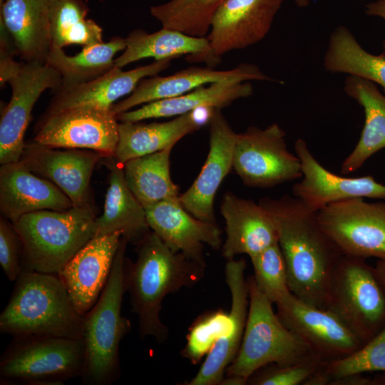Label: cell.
<instances>
[{
    "instance_id": "cell-1",
    "label": "cell",
    "mask_w": 385,
    "mask_h": 385,
    "mask_svg": "<svg viewBox=\"0 0 385 385\" xmlns=\"http://www.w3.org/2000/svg\"><path fill=\"white\" fill-rule=\"evenodd\" d=\"M272 217L278 231L292 294L327 309L332 279L343 254L321 227L317 212L295 197H262L258 202Z\"/></svg>"
},
{
    "instance_id": "cell-2",
    "label": "cell",
    "mask_w": 385,
    "mask_h": 385,
    "mask_svg": "<svg viewBox=\"0 0 385 385\" xmlns=\"http://www.w3.org/2000/svg\"><path fill=\"white\" fill-rule=\"evenodd\" d=\"M135 245V261L125 258V292L131 312L138 317L140 337H153L163 343L169 329L160 317L163 300L169 294L196 285L205 275V266L173 251L153 231Z\"/></svg>"
},
{
    "instance_id": "cell-3",
    "label": "cell",
    "mask_w": 385,
    "mask_h": 385,
    "mask_svg": "<svg viewBox=\"0 0 385 385\" xmlns=\"http://www.w3.org/2000/svg\"><path fill=\"white\" fill-rule=\"evenodd\" d=\"M84 315L75 307L58 274L22 270L0 314V332L83 339Z\"/></svg>"
},
{
    "instance_id": "cell-4",
    "label": "cell",
    "mask_w": 385,
    "mask_h": 385,
    "mask_svg": "<svg viewBox=\"0 0 385 385\" xmlns=\"http://www.w3.org/2000/svg\"><path fill=\"white\" fill-rule=\"evenodd\" d=\"M93 206L40 210L13 225L22 244V270L58 274L96 232Z\"/></svg>"
},
{
    "instance_id": "cell-5",
    "label": "cell",
    "mask_w": 385,
    "mask_h": 385,
    "mask_svg": "<svg viewBox=\"0 0 385 385\" xmlns=\"http://www.w3.org/2000/svg\"><path fill=\"white\" fill-rule=\"evenodd\" d=\"M128 239L122 235L108 281L95 305L84 314L83 385H111L120 376L119 346L131 329L121 314L125 293L123 268Z\"/></svg>"
},
{
    "instance_id": "cell-6",
    "label": "cell",
    "mask_w": 385,
    "mask_h": 385,
    "mask_svg": "<svg viewBox=\"0 0 385 385\" xmlns=\"http://www.w3.org/2000/svg\"><path fill=\"white\" fill-rule=\"evenodd\" d=\"M247 280L249 307L245 332L238 352L225 371L227 377L246 384L255 372L268 364L290 365L315 354L282 322L252 276Z\"/></svg>"
},
{
    "instance_id": "cell-7",
    "label": "cell",
    "mask_w": 385,
    "mask_h": 385,
    "mask_svg": "<svg viewBox=\"0 0 385 385\" xmlns=\"http://www.w3.org/2000/svg\"><path fill=\"white\" fill-rule=\"evenodd\" d=\"M0 358L1 385H61L85 371L83 339L13 337Z\"/></svg>"
},
{
    "instance_id": "cell-8",
    "label": "cell",
    "mask_w": 385,
    "mask_h": 385,
    "mask_svg": "<svg viewBox=\"0 0 385 385\" xmlns=\"http://www.w3.org/2000/svg\"><path fill=\"white\" fill-rule=\"evenodd\" d=\"M364 344L385 326V292L366 260L343 255L327 308Z\"/></svg>"
},
{
    "instance_id": "cell-9",
    "label": "cell",
    "mask_w": 385,
    "mask_h": 385,
    "mask_svg": "<svg viewBox=\"0 0 385 385\" xmlns=\"http://www.w3.org/2000/svg\"><path fill=\"white\" fill-rule=\"evenodd\" d=\"M285 136L277 123L237 133L232 168L244 184L268 188L302 178L299 159L288 150Z\"/></svg>"
},
{
    "instance_id": "cell-10",
    "label": "cell",
    "mask_w": 385,
    "mask_h": 385,
    "mask_svg": "<svg viewBox=\"0 0 385 385\" xmlns=\"http://www.w3.org/2000/svg\"><path fill=\"white\" fill-rule=\"evenodd\" d=\"M317 218L343 255L385 260V202L346 199L322 208Z\"/></svg>"
},
{
    "instance_id": "cell-11",
    "label": "cell",
    "mask_w": 385,
    "mask_h": 385,
    "mask_svg": "<svg viewBox=\"0 0 385 385\" xmlns=\"http://www.w3.org/2000/svg\"><path fill=\"white\" fill-rule=\"evenodd\" d=\"M118 122L111 108H68L43 114L33 140L53 148L91 150L111 158L118 141Z\"/></svg>"
},
{
    "instance_id": "cell-12",
    "label": "cell",
    "mask_w": 385,
    "mask_h": 385,
    "mask_svg": "<svg viewBox=\"0 0 385 385\" xmlns=\"http://www.w3.org/2000/svg\"><path fill=\"white\" fill-rule=\"evenodd\" d=\"M7 83L11 87V96L1 113V165L19 161L35 103L46 90L51 89L53 92L58 90L62 85V78L47 63L31 61L23 63L19 71Z\"/></svg>"
},
{
    "instance_id": "cell-13",
    "label": "cell",
    "mask_w": 385,
    "mask_h": 385,
    "mask_svg": "<svg viewBox=\"0 0 385 385\" xmlns=\"http://www.w3.org/2000/svg\"><path fill=\"white\" fill-rule=\"evenodd\" d=\"M276 306L282 322L325 362L344 358L364 344L330 311L311 306L292 293Z\"/></svg>"
},
{
    "instance_id": "cell-14",
    "label": "cell",
    "mask_w": 385,
    "mask_h": 385,
    "mask_svg": "<svg viewBox=\"0 0 385 385\" xmlns=\"http://www.w3.org/2000/svg\"><path fill=\"white\" fill-rule=\"evenodd\" d=\"M103 158L93 150H61L33 140L26 142L19 161L32 173L56 185L73 206H93L91 179L96 165Z\"/></svg>"
},
{
    "instance_id": "cell-15",
    "label": "cell",
    "mask_w": 385,
    "mask_h": 385,
    "mask_svg": "<svg viewBox=\"0 0 385 385\" xmlns=\"http://www.w3.org/2000/svg\"><path fill=\"white\" fill-rule=\"evenodd\" d=\"M283 0H225L215 11L207 38L212 56H221L262 41L270 31Z\"/></svg>"
},
{
    "instance_id": "cell-16",
    "label": "cell",
    "mask_w": 385,
    "mask_h": 385,
    "mask_svg": "<svg viewBox=\"0 0 385 385\" xmlns=\"http://www.w3.org/2000/svg\"><path fill=\"white\" fill-rule=\"evenodd\" d=\"M302 176L292 187L293 196L309 208L319 211L327 205L354 197L385 200V185L368 175L347 178L334 174L324 168L302 138L294 143Z\"/></svg>"
},
{
    "instance_id": "cell-17",
    "label": "cell",
    "mask_w": 385,
    "mask_h": 385,
    "mask_svg": "<svg viewBox=\"0 0 385 385\" xmlns=\"http://www.w3.org/2000/svg\"><path fill=\"white\" fill-rule=\"evenodd\" d=\"M220 110H214L209 122L210 148L205 163L191 186L179 197L188 212L210 222H215L214 200L217 191L232 168L237 136Z\"/></svg>"
},
{
    "instance_id": "cell-18",
    "label": "cell",
    "mask_w": 385,
    "mask_h": 385,
    "mask_svg": "<svg viewBox=\"0 0 385 385\" xmlns=\"http://www.w3.org/2000/svg\"><path fill=\"white\" fill-rule=\"evenodd\" d=\"M148 223L173 251L182 253L203 266L205 245L218 250L222 231L215 222L200 220L188 212L179 198L167 200L145 208Z\"/></svg>"
},
{
    "instance_id": "cell-19",
    "label": "cell",
    "mask_w": 385,
    "mask_h": 385,
    "mask_svg": "<svg viewBox=\"0 0 385 385\" xmlns=\"http://www.w3.org/2000/svg\"><path fill=\"white\" fill-rule=\"evenodd\" d=\"M231 81L274 80L264 73L257 66L250 63L240 64L227 71L192 66L173 75L142 79L133 91L125 99L114 103L111 110L118 115L138 106L183 95L204 85Z\"/></svg>"
},
{
    "instance_id": "cell-20",
    "label": "cell",
    "mask_w": 385,
    "mask_h": 385,
    "mask_svg": "<svg viewBox=\"0 0 385 385\" xmlns=\"http://www.w3.org/2000/svg\"><path fill=\"white\" fill-rule=\"evenodd\" d=\"M122 234L92 238L58 274L77 310L87 313L98 301L107 281Z\"/></svg>"
},
{
    "instance_id": "cell-21",
    "label": "cell",
    "mask_w": 385,
    "mask_h": 385,
    "mask_svg": "<svg viewBox=\"0 0 385 385\" xmlns=\"http://www.w3.org/2000/svg\"><path fill=\"white\" fill-rule=\"evenodd\" d=\"M246 262L243 258L228 260L225 267V282L231 294L230 314L231 327L216 342L206 356L197 374L188 385L221 384L227 366L235 358L240 349L246 325L249 290L245 277Z\"/></svg>"
},
{
    "instance_id": "cell-22",
    "label": "cell",
    "mask_w": 385,
    "mask_h": 385,
    "mask_svg": "<svg viewBox=\"0 0 385 385\" xmlns=\"http://www.w3.org/2000/svg\"><path fill=\"white\" fill-rule=\"evenodd\" d=\"M73 206L61 189L32 173L21 161L1 165L0 212L12 224L31 212L64 211Z\"/></svg>"
},
{
    "instance_id": "cell-23",
    "label": "cell",
    "mask_w": 385,
    "mask_h": 385,
    "mask_svg": "<svg viewBox=\"0 0 385 385\" xmlns=\"http://www.w3.org/2000/svg\"><path fill=\"white\" fill-rule=\"evenodd\" d=\"M172 60L155 61L129 71L114 66L88 82L61 86L54 92L43 115L78 106L111 108L118 99L130 95L142 79L156 76L167 69Z\"/></svg>"
},
{
    "instance_id": "cell-24",
    "label": "cell",
    "mask_w": 385,
    "mask_h": 385,
    "mask_svg": "<svg viewBox=\"0 0 385 385\" xmlns=\"http://www.w3.org/2000/svg\"><path fill=\"white\" fill-rule=\"evenodd\" d=\"M220 212L226 232L222 255L227 260L242 254L251 257L278 242L276 224L259 203L227 192Z\"/></svg>"
},
{
    "instance_id": "cell-25",
    "label": "cell",
    "mask_w": 385,
    "mask_h": 385,
    "mask_svg": "<svg viewBox=\"0 0 385 385\" xmlns=\"http://www.w3.org/2000/svg\"><path fill=\"white\" fill-rule=\"evenodd\" d=\"M56 0H5L1 21L25 62L46 63L51 48V16Z\"/></svg>"
},
{
    "instance_id": "cell-26",
    "label": "cell",
    "mask_w": 385,
    "mask_h": 385,
    "mask_svg": "<svg viewBox=\"0 0 385 385\" xmlns=\"http://www.w3.org/2000/svg\"><path fill=\"white\" fill-rule=\"evenodd\" d=\"M109 170L103 212L96 219L95 237L120 232L136 245L150 230L143 205L128 188L123 165L113 157L103 158Z\"/></svg>"
},
{
    "instance_id": "cell-27",
    "label": "cell",
    "mask_w": 385,
    "mask_h": 385,
    "mask_svg": "<svg viewBox=\"0 0 385 385\" xmlns=\"http://www.w3.org/2000/svg\"><path fill=\"white\" fill-rule=\"evenodd\" d=\"M125 42V48L114 61L115 66L120 68L145 58L162 61L183 55H188V60L190 62L204 61L210 68L217 65L207 36H192L163 27L151 34L143 29H135L128 34Z\"/></svg>"
},
{
    "instance_id": "cell-28",
    "label": "cell",
    "mask_w": 385,
    "mask_h": 385,
    "mask_svg": "<svg viewBox=\"0 0 385 385\" xmlns=\"http://www.w3.org/2000/svg\"><path fill=\"white\" fill-rule=\"evenodd\" d=\"M250 81H222L200 86L181 96L160 99L116 115L119 122H138L149 118L178 116L202 107L222 108L233 101L250 96Z\"/></svg>"
},
{
    "instance_id": "cell-29",
    "label": "cell",
    "mask_w": 385,
    "mask_h": 385,
    "mask_svg": "<svg viewBox=\"0 0 385 385\" xmlns=\"http://www.w3.org/2000/svg\"><path fill=\"white\" fill-rule=\"evenodd\" d=\"M346 94L364 109V124L354 150L344 159L341 173L356 171L374 154L385 148V96L376 83L366 78L349 75L344 81Z\"/></svg>"
},
{
    "instance_id": "cell-30",
    "label": "cell",
    "mask_w": 385,
    "mask_h": 385,
    "mask_svg": "<svg viewBox=\"0 0 385 385\" xmlns=\"http://www.w3.org/2000/svg\"><path fill=\"white\" fill-rule=\"evenodd\" d=\"M202 126L193 111L162 123L120 122L113 158L124 165L133 158L173 147L183 137Z\"/></svg>"
},
{
    "instance_id": "cell-31",
    "label": "cell",
    "mask_w": 385,
    "mask_h": 385,
    "mask_svg": "<svg viewBox=\"0 0 385 385\" xmlns=\"http://www.w3.org/2000/svg\"><path fill=\"white\" fill-rule=\"evenodd\" d=\"M173 148L133 158L123 165L126 183L145 209L163 200L178 199L180 195L170 172Z\"/></svg>"
},
{
    "instance_id": "cell-32",
    "label": "cell",
    "mask_w": 385,
    "mask_h": 385,
    "mask_svg": "<svg viewBox=\"0 0 385 385\" xmlns=\"http://www.w3.org/2000/svg\"><path fill=\"white\" fill-rule=\"evenodd\" d=\"M125 46V38L120 36L83 47L81 52L71 56L66 55L63 48L52 46L46 63L61 75V86H74L91 81L113 68L115 56L124 51Z\"/></svg>"
},
{
    "instance_id": "cell-33",
    "label": "cell",
    "mask_w": 385,
    "mask_h": 385,
    "mask_svg": "<svg viewBox=\"0 0 385 385\" xmlns=\"http://www.w3.org/2000/svg\"><path fill=\"white\" fill-rule=\"evenodd\" d=\"M324 69L359 76L380 85L385 91V55L366 51L346 26H337L330 34L324 57Z\"/></svg>"
},
{
    "instance_id": "cell-34",
    "label": "cell",
    "mask_w": 385,
    "mask_h": 385,
    "mask_svg": "<svg viewBox=\"0 0 385 385\" xmlns=\"http://www.w3.org/2000/svg\"><path fill=\"white\" fill-rule=\"evenodd\" d=\"M88 12L84 0H56L51 16V47H86L103 42L102 28L86 18Z\"/></svg>"
},
{
    "instance_id": "cell-35",
    "label": "cell",
    "mask_w": 385,
    "mask_h": 385,
    "mask_svg": "<svg viewBox=\"0 0 385 385\" xmlns=\"http://www.w3.org/2000/svg\"><path fill=\"white\" fill-rule=\"evenodd\" d=\"M225 0H170L150 7V13L164 28L195 37H205L212 17Z\"/></svg>"
},
{
    "instance_id": "cell-36",
    "label": "cell",
    "mask_w": 385,
    "mask_h": 385,
    "mask_svg": "<svg viewBox=\"0 0 385 385\" xmlns=\"http://www.w3.org/2000/svg\"><path fill=\"white\" fill-rule=\"evenodd\" d=\"M252 277L262 293L272 304H278L292 293L289 288L287 266L278 242L250 257Z\"/></svg>"
},
{
    "instance_id": "cell-37",
    "label": "cell",
    "mask_w": 385,
    "mask_h": 385,
    "mask_svg": "<svg viewBox=\"0 0 385 385\" xmlns=\"http://www.w3.org/2000/svg\"><path fill=\"white\" fill-rule=\"evenodd\" d=\"M231 324L230 312L221 309L201 314L189 329L181 355L192 364H198L219 339L227 333Z\"/></svg>"
},
{
    "instance_id": "cell-38",
    "label": "cell",
    "mask_w": 385,
    "mask_h": 385,
    "mask_svg": "<svg viewBox=\"0 0 385 385\" xmlns=\"http://www.w3.org/2000/svg\"><path fill=\"white\" fill-rule=\"evenodd\" d=\"M322 369L330 382L350 374L385 371V326L357 351L344 358L325 362Z\"/></svg>"
},
{
    "instance_id": "cell-39",
    "label": "cell",
    "mask_w": 385,
    "mask_h": 385,
    "mask_svg": "<svg viewBox=\"0 0 385 385\" xmlns=\"http://www.w3.org/2000/svg\"><path fill=\"white\" fill-rule=\"evenodd\" d=\"M325 361L318 355L311 356L297 363L278 366L270 364L257 370L247 382L255 385H299L318 370Z\"/></svg>"
},
{
    "instance_id": "cell-40",
    "label": "cell",
    "mask_w": 385,
    "mask_h": 385,
    "mask_svg": "<svg viewBox=\"0 0 385 385\" xmlns=\"http://www.w3.org/2000/svg\"><path fill=\"white\" fill-rule=\"evenodd\" d=\"M22 244L13 224L0 218V265L11 282H15L22 271Z\"/></svg>"
},
{
    "instance_id": "cell-41",
    "label": "cell",
    "mask_w": 385,
    "mask_h": 385,
    "mask_svg": "<svg viewBox=\"0 0 385 385\" xmlns=\"http://www.w3.org/2000/svg\"><path fill=\"white\" fill-rule=\"evenodd\" d=\"M372 379L364 376V374H354L334 379L329 385H372Z\"/></svg>"
},
{
    "instance_id": "cell-42",
    "label": "cell",
    "mask_w": 385,
    "mask_h": 385,
    "mask_svg": "<svg viewBox=\"0 0 385 385\" xmlns=\"http://www.w3.org/2000/svg\"><path fill=\"white\" fill-rule=\"evenodd\" d=\"M366 14L371 16H377L385 21V0H376L366 6ZM383 53L385 55V39L383 41Z\"/></svg>"
},
{
    "instance_id": "cell-43",
    "label": "cell",
    "mask_w": 385,
    "mask_h": 385,
    "mask_svg": "<svg viewBox=\"0 0 385 385\" xmlns=\"http://www.w3.org/2000/svg\"><path fill=\"white\" fill-rule=\"evenodd\" d=\"M374 269L376 277L385 292V260H378Z\"/></svg>"
},
{
    "instance_id": "cell-44",
    "label": "cell",
    "mask_w": 385,
    "mask_h": 385,
    "mask_svg": "<svg viewBox=\"0 0 385 385\" xmlns=\"http://www.w3.org/2000/svg\"><path fill=\"white\" fill-rule=\"evenodd\" d=\"M299 8H305L309 4V0H293Z\"/></svg>"
},
{
    "instance_id": "cell-45",
    "label": "cell",
    "mask_w": 385,
    "mask_h": 385,
    "mask_svg": "<svg viewBox=\"0 0 385 385\" xmlns=\"http://www.w3.org/2000/svg\"><path fill=\"white\" fill-rule=\"evenodd\" d=\"M5 0H0V4L3 3Z\"/></svg>"
}]
</instances>
